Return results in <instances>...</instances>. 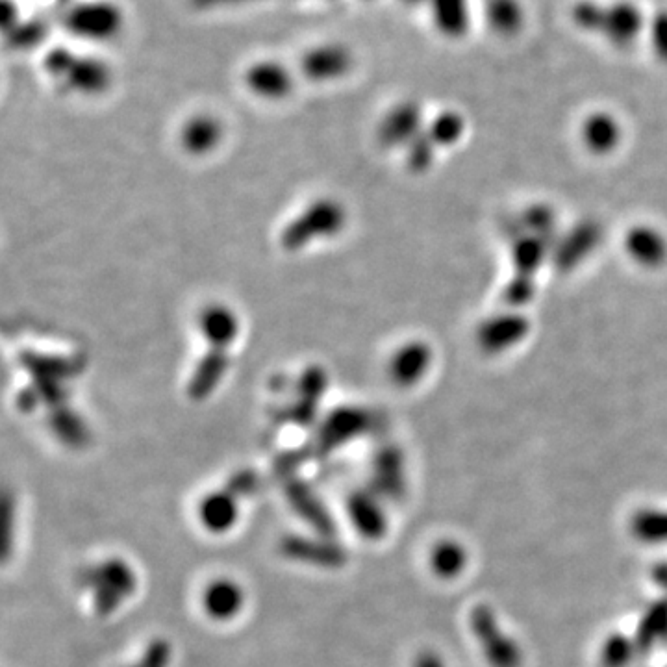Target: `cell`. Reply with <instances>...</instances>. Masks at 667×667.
<instances>
[{
    "mask_svg": "<svg viewBox=\"0 0 667 667\" xmlns=\"http://www.w3.org/2000/svg\"><path fill=\"white\" fill-rule=\"evenodd\" d=\"M80 584L88 593L95 614H115L138 590L136 569L121 556H110L95 562L80 573Z\"/></svg>",
    "mask_w": 667,
    "mask_h": 667,
    "instance_id": "cell-1",
    "label": "cell"
},
{
    "mask_svg": "<svg viewBox=\"0 0 667 667\" xmlns=\"http://www.w3.org/2000/svg\"><path fill=\"white\" fill-rule=\"evenodd\" d=\"M469 627L491 667L523 666V651L519 643L501 627V621L491 606H475L469 616Z\"/></svg>",
    "mask_w": 667,
    "mask_h": 667,
    "instance_id": "cell-2",
    "label": "cell"
},
{
    "mask_svg": "<svg viewBox=\"0 0 667 667\" xmlns=\"http://www.w3.org/2000/svg\"><path fill=\"white\" fill-rule=\"evenodd\" d=\"M280 551L295 562H304L308 566L341 567L345 564V551L332 542L330 536L312 534V536H286L280 543Z\"/></svg>",
    "mask_w": 667,
    "mask_h": 667,
    "instance_id": "cell-3",
    "label": "cell"
},
{
    "mask_svg": "<svg viewBox=\"0 0 667 667\" xmlns=\"http://www.w3.org/2000/svg\"><path fill=\"white\" fill-rule=\"evenodd\" d=\"M349 519L354 530L371 542H377L388 532L386 504L380 503V495L373 490L354 491L347 503Z\"/></svg>",
    "mask_w": 667,
    "mask_h": 667,
    "instance_id": "cell-4",
    "label": "cell"
},
{
    "mask_svg": "<svg viewBox=\"0 0 667 667\" xmlns=\"http://www.w3.org/2000/svg\"><path fill=\"white\" fill-rule=\"evenodd\" d=\"M247 601L245 590L238 580L219 577L204 586L201 595L202 612L214 621H232L243 612Z\"/></svg>",
    "mask_w": 667,
    "mask_h": 667,
    "instance_id": "cell-5",
    "label": "cell"
},
{
    "mask_svg": "<svg viewBox=\"0 0 667 667\" xmlns=\"http://www.w3.org/2000/svg\"><path fill=\"white\" fill-rule=\"evenodd\" d=\"M241 495L230 484L227 488L206 493L199 503V521L212 534H225L240 519Z\"/></svg>",
    "mask_w": 667,
    "mask_h": 667,
    "instance_id": "cell-6",
    "label": "cell"
},
{
    "mask_svg": "<svg viewBox=\"0 0 667 667\" xmlns=\"http://www.w3.org/2000/svg\"><path fill=\"white\" fill-rule=\"evenodd\" d=\"M634 643L640 655H649L658 647L667 645V599H658L643 610Z\"/></svg>",
    "mask_w": 667,
    "mask_h": 667,
    "instance_id": "cell-7",
    "label": "cell"
},
{
    "mask_svg": "<svg viewBox=\"0 0 667 667\" xmlns=\"http://www.w3.org/2000/svg\"><path fill=\"white\" fill-rule=\"evenodd\" d=\"M430 569L440 579H456L467 567V551L456 540H441L430 551Z\"/></svg>",
    "mask_w": 667,
    "mask_h": 667,
    "instance_id": "cell-8",
    "label": "cell"
},
{
    "mask_svg": "<svg viewBox=\"0 0 667 667\" xmlns=\"http://www.w3.org/2000/svg\"><path fill=\"white\" fill-rule=\"evenodd\" d=\"M630 534L643 543H667V508H642L630 517Z\"/></svg>",
    "mask_w": 667,
    "mask_h": 667,
    "instance_id": "cell-9",
    "label": "cell"
},
{
    "mask_svg": "<svg viewBox=\"0 0 667 667\" xmlns=\"http://www.w3.org/2000/svg\"><path fill=\"white\" fill-rule=\"evenodd\" d=\"M640 655L634 638L625 634H610L601 645L599 660L603 667H629L630 662Z\"/></svg>",
    "mask_w": 667,
    "mask_h": 667,
    "instance_id": "cell-10",
    "label": "cell"
},
{
    "mask_svg": "<svg viewBox=\"0 0 667 667\" xmlns=\"http://www.w3.org/2000/svg\"><path fill=\"white\" fill-rule=\"evenodd\" d=\"M249 84H251V88L264 93L267 97H275V95H284L290 80H288V75H286L284 69L267 63V65H260V67L251 69Z\"/></svg>",
    "mask_w": 667,
    "mask_h": 667,
    "instance_id": "cell-11",
    "label": "cell"
},
{
    "mask_svg": "<svg viewBox=\"0 0 667 667\" xmlns=\"http://www.w3.org/2000/svg\"><path fill=\"white\" fill-rule=\"evenodd\" d=\"M343 65H345V58L338 49L314 52L306 60V69L310 76H323V78L340 73L343 71Z\"/></svg>",
    "mask_w": 667,
    "mask_h": 667,
    "instance_id": "cell-12",
    "label": "cell"
},
{
    "mask_svg": "<svg viewBox=\"0 0 667 667\" xmlns=\"http://www.w3.org/2000/svg\"><path fill=\"white\" fill-rule=\"evenodd\" d=\"M173 662V647L165 638H154L136 662L125 667H169Z\"/></svg>",
    "mask_w": 667,
    "mask_h": 667,
    "instance_id": "cell-13",
    "label": "cell"
},
{
    "mask_svg": "<svg viewBox=\"0 0 667 667\" xmlns=\"http://www.w3.org/2000/svg\"><path fill=\"white\" fill-rule=\"evenodd\" d=\"M188 138L191 147H210L215 138L212 123H193L189 128Z\"/></svg>",
    "mask_w": 667,
    "mask_h": 667,
    "instance_id": "cell-14",
    "label": "cell"
},
{
    "mask_svg": "<svg viewBox=\"0 0 667 667\" xmlns=\"http://www.w3.org/2000/svg\"><path fill=\"white\" fill-rule=\"evenodd\" d=\"M412 667H447V664L436 651H421L414 658Z\"/></svg>",
    "mask_w": 667,
    "mask_h": 667,
    "instance_id": "cell-15",
    "label": "cell"
},
{
    "mask_svg": "<svg viewBox=\"0 0 667 667\" xmlns=\"http://www.w3.org/2000/svg\"><path fill=\"white\" fill-rule=\"evenodd\" d=\"M651 580L655 582L656 588H660L667 595V560L656 562L651 569Z\"/></svg>",
    "mask_w": 667,
    "mask_h": 667,
    "instance_id": "cell-16",
    "label": "cell"
},
{
    "mask_svg": "<svg viewBox=\"0 0 667 667\" xmlns=\"http://www.w3.org/2000/svg\"><path fill=\"white\" fill-rule=\"evenodd\" d=\"M662 667H667V664H666V666H662Z\"/></svg>",
    "mask_w": 667,
    "mask_h": 667,
    "instance_id": "cell-17",
    "label": "cell"
}]
</instances>
